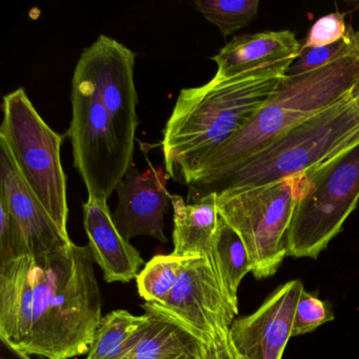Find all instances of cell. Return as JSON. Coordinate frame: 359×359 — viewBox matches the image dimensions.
I'll use <instances>...</instances> for the list:
<instances>
[{
  "label": "cell",
  "instance_id": "44dd1931",
  "mask_svg": "<svg viewBox=\"0 0 359 359\" xmlns=\"http://www.w3.org/2000/svg\"><path fill=\"white\" fill-rule=\"evenodd\" d=\"M194 6L224 36H229L255 18L259 0H196Z\"/></svg>",
  "mask_w": 359,
  "mask_h": 359
},
{
  "label": "cell",
  "instance_id": "ba28073f",
  "mask_svg": "<svg viewBox=\"0 0 359 359\" xmlns=\"http://www.w3.org/2000/svg\"><path fill=\"white\" fill-rule=\"evenodd\" d=\"M71 102L72 119L67 134L72 142L74 167L85 182L88 198L108 201L133 161L121 150L97 89L79 64Z\"/></svg>",
  "mask_w": 359,
  "mask_h": 359
},
{
  "label": "cell",
  "instance_id": "484cf974",
  "mask_svg": "<svg viewBox=\"0 0 359 359\" xmlns=\"http://www.w3.org/2000/svg\"><path fill=\"white\" fill-rule=\"evenodd\" d=\"M350 95L354 104L359 108V79L356 83H355L354 87L351 90Z\"/></svg>",
  "mask_w": 359,
  "mask_h": 359
},
{
  "label": "cell",
  "instance_id": "cb8c5ba5",
  "mask_svg": "<svg viewBox=\"0 0 359 359\" xmlns=\"http://www.w3.org/2000/svg\"><path fill=\"white\" fill-rule=\"evenodd\" d=\"M348 26L344 22V14H327L321 16L314 22L304 41V48H318L333 45L346 36Z\"/></svg>",
  "mask_w": 359,
  "mask_h": 359
},
{
  "label": "cell",
  "instance_id": "8992f818",
  "mask_svg": "<svg viewBox=\"0 0 359 359\" xmlns=\"http://www.w3.org/2000/svg\"><path fill=\"white\" fill-rule=\"evenodd\" d=\"M311 190L298 201L287 236V256L316 259L359 201V135L308 171Z\"/></svg>",
  "mask_w": 359,
  "mask_h": 359
},
{
  "label": "cell",
  "instance_id": "30bf717a",
  "mask_svg": "<svg viewBox=\"0 0 359 359\" xmlns=\"http://www.w3.org/2000/svg\"><path fill=\"white\" fill-rule=\"evenodd\" d=\"M156 306L205 340L230 331L238 315L211 262L203 257L187 259L175 287Z\"/></svg>",
  "mask_w": 359,
  "mask_h": 359
},
{
  "label": "cell",
  "instance_id": "5bb4252c",
  "mask_svg": "<svg viewBox=\"0 0 359 359\" xmlns=\"http://www.w3.org/2000/svg\"><path fill=\"white\" fill-rule=\"evenodd\" d=\"M83 226L94 262L107 283H126L137 278L144 259L115 226L108 201L88 198L83 205Z\"/></svg>",
  "mask_w": 359,
  "mask_h": 359
},
{
  "label": "cell",
  "instance_id": "52a82bcc",
  "mask_svg": "<svg viewBox=\"0 0 359 359\" xmlns=\"http://www.w3.org/2000/svg\"><path fill=\"white\" fill-rule=\"evenodd\" d=\"M3 114L0 142L50 217L70 237L67 178L60 158L64 138L43 121L22 88L4 97Z\"/></svg>",
  "mask_w": 359,
  "mask_h": 359
},
{
  "label": "cell",
  "instance_id": "9a60e30c",
  "mask_svg": "<svg viewBox=\"0 0 359 359\" xmlns=\"http://www.w3.org/2000/svg\"><path fill=\"white\" fill-rule=\"evenodd\" d=\"M302 47L291 31H266L234 37L212 57L217 65L214 77L230 79L254 69L295 60Z\"/></svg>",
  "mask_w": 359,
  "mask_h": 359
},
{
  "label": "cell",
  "instance_id": "4fadbf2b",
  "mask_svg": "<svg viewBox=\"0 0 359 359\" xmlns=\"http://www.w3.org/2000/svg\"><path fill=\"white\" fill-rule=\"evenodd\" d=\"M170 175L163 167H150L144 172L130 167L116 188L118 203L113 214L115 226L127 239L151 236L167 243L163 228L165 215L171 203L167 184Z\"/></svg>",
  "mask_w": 359,
  "mask_h": 359
},
{
  "label": "cell",
  "instance_id": "e0dca14e",
  "mask_svg": "<svg viewBox=\"0 0 359 359\" xmlns=\"http://www.w3.org/2000/svg\"><path fill=\"white\" fill-rule=\"evenodd\" d=\"M144 309L148 321L118 359H177L197 340L203 339L156 304L146 302Z\"/></svg>",
  "mask_w": 359,
  "mask_h": 359
},
{
  "label": "cell",
  "instance_id": "2e32d148",
  "mask_svg": "<svg viewBox=\"0 0 359 359\" xmlns=\"http://www.w3.org/2000/svg\"><path fill=\"white\" fill-rule=\"evenodd\" d=\"M217 196V192H210L193 203H187L180 195H171L173 255L182 258H207L212 264L220 219Z\"/></svg>",
  "mask_w": 359,
  "mask_h": 359
},
{
  "label": "cell",
  "instance_id": "7c38bea8",
  "mask_svg": "<svg viewBox=\"0 0 359 359\" xmlns=\"http://www.w3.org/2000/svg\"><path fill=\"white\" fill-rule=\"evenodd\" d=\"M304 285L299 279L279 285L252 314L231 325L238 352L248 359H281L292 337L294 313Z\"/></svg>",
  "mask_w": 359,
  "mask_h": 359
},
{
  "label": "cell",
  "instance_id": "d4e9b609",
  "mask_svg": "<svg viewBox=\"0 0 359 359\" xmlns=\"http://www.w3.org/2000/svg\"><path fill=\"white\" fill-rule=\"evenodd\" d=\"M177 359H238L231 330L209 339H198Z\"/></svg>",
  "mask_w": 359,
  "mask_h": 359
},
{
  "label": "cell",
  "instance_id": "ffe728a7",
  "mask_svg": "<svg viewBox=\"0 0 359 359\" xmlns=\"http://www.w3.org/2000/svg\"><path fill=\"white\" fill-rule=\"evenodd\" d=\"M187 259L172 253L154 256L136 278L140 297L148 304H163L175 287Z\"/></svg>",
  "mask_w": 359,
  "mask_h": 359
},
{
  "label": "cell",
  "instance_id": "7402d4cb",
  "mask_svg": "<svg viewBox=\"0 0 359 359\" xmlns=\"http://www.w3.org/2000/svg\"><path fill=\"white\" fill-rule=\"evenodd\" d=\"M358 52L359 30L355 31L352 26H348L346 36L333 45L318 48L302 47L299 55L287 69V75L304 74Z\"/></svg>",
  "mask_w": 359,
  "mask_h": 359
},
{
  "label": "cell",
  "instance_id": "ac0fdd59",
  "mask_svg": "<svg viewBox=\"0 0 359 359\" xmlns=\"http://www.w3.org/2000/svg\"><path fill=\"white\" fill-rule=\"evenodd\" d=\"M212 266L231 302L238 308V289L252 272L247 250L239 235L220 217L214 243Z\"/></svg>",
  "mask_w": 359,
  "mask_h": 359
},
{
  "label": "cell",
  "instance_id": "5b68a950",
  "mask_svg": "<svg viewBox=\"0 0 359 359\" xmlns=\"http://www.w3.org/2000/svg\"><path fill=\"white\" fill-rule=\"evenodd\" d=\"M357 135L359 108L348 93L235 168L211 192L272 184L304 173Z\"/></svg>",
  "mask_w": 359,
  "mask_h": 359
},
{
  "label": "cell",
  "instance_id": "277c9868",
  "mask_svg": "<svg viewBox=\"0 0 359 359\" xmlns=\"http://www.w3.org/2000/svg\"><path fill=\"white\" fill-rule=\"evenodd\" d=\"M311 188L306 171L272 184L218 191V214L243 241L255 278L273 276L287 256L296 205Z\"/></svg>",
  "mask_w": 359,
  "mask_h": 359
},
{
  "label": "cell",
  "instance_id": "4316f807",
  "mask_svg": "<svg viewBox=\"0 0 359 359\" xmlns=\"http://www.w3.org/2000/svg\"><path fill=\"white\" fill-rule=\"evenodd\" d=\"M238 351V350H237ZM238 359H248V358H245V356H243V355H241V353L238 352Z\"/></svg>",
  "mask_w": 359,
  "mask_h": 359
},
{
  "label": "cell",
  "instance_id": "9c48e42d",
  "mask_svg": "<svg viewBox=\"0 0 359 359\" xmlns=\"http://www.w3.org/2000/svg\"><path fill=\"white\" fill-rule=\"evenodd\" d=\"M135 53L106 35L83 50L77 64L85 69L100 94L115 137L126 156L133 161L136 130L140 125L134 81Z\"/></svg>",
  "mask_w": 359,
  "mask_h": 359
},
{
  "label": "cell",
  "instance_id": "3957f363",
  "mask_svg": "<svg viewBox=\"0 0 359 359\" xmlns=\"http://www.w3.org/2000/svg\"><path fill=\"white\" fill-rule=\"evenodd\" d=\"M359 79V52L304 74L279 81L250 123L203 165L190 184V199L211 192L235 168L296 126L340 102Z\"/></svg>",
  "mask_w": 359,
  "mask_h": 359
},
{
  "label": "cell",
  "instance_id": "603a6c76",
  "mask_svg": "<svg viewBox=\"0 0 359 359\" xmlns=\"http://www.w3.org/2000/svg\"><path fill=\"white\" fill-rule=\"evenodd\" d=\"M334 318L335 316L330 302L320 299L316 293H311L304 289L294 313L292 337L311 333L320 325L334 320Z\"/></svg>",
  "mask_w": 359,
  "mask_h": 359
},
{
  "label": "cell",
  "instance_id": "8fae6325",
  "mask_svg": "<svg viewBox=\"0 0 359 359\" xmlns=\"http://www.w3.org/2000/svg\"><path fill=\"white\" fill-rule=\"evenodd\" d=\"M0 205L13 219L18 235V257L48 253L72 243L27 186L3 142H0Z\"/></svg>",
  "mask_w": 359,
  "mask_h": 359
},
{
  "label": "cell",
  "instance_id": "7a4b0ae2",
  "mask_svg": "<svg viewBox=\"0 0 359 359\" xmlns=\"http://www.w3.org/2000/svg\"><path fill=\"white\" fill-rule=\"evenodd\" d=\"M294 60L254 69L180 91L163 129L165 169L192 184L203 165L266 104Z\"/></svg>",
  "mask_w": 359,
  "mask_h": 359
},
{
  "label": "cell",
  "instance_id": "d6986e66",
  "mask_svg": "<svg viewBox=\"0 0 359 359\" xmlns=\"http://www.w3.org/2000/svg\"><path fill=\"white\" fill-rule=\"evenodd\" d=\"M149 316L115 310L102 317L90 346L87 359H118L127 352Z\"/></svg>",
  "mask_w": 359,
  "mask_h": 359
},
{
  "label": "cell",
  "instance_id": "6da1fadb",
  "mask_svg": "<svg viewBox=\"0 0 359 359\" xmlns=\"http://www.w3.org/2000/svg\"><path fill=\"white\" fill-rule=\"evenodd\" d=\"M89 245L0 262V339L15 352L46 359L88 354L102 319Z\"/></svg>",
  "mask_w": 359,
  "mask_h": 359
}]
</instances>
